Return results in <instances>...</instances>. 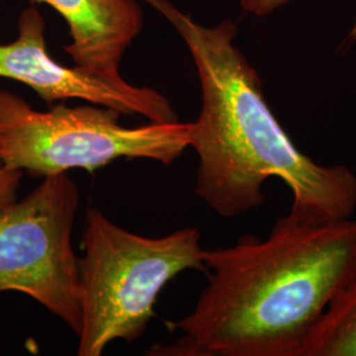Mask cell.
<instances>
[{
  "instance_id": "obj_1",
  "label": "cell",
  "mask_w": 356,
  "mask_h": 356,
  "mask_svg": "<svg viewBox=\"0 0 356 356\" xmlns=\"http://www.w3.org/2000/svg\"><path fill=\"white\" fill-rule=\"evenodd\" d=\"M177 31L197 69L202 107L191 123L198 156L195 195L223 218L264 204L268 178L292 193L289 214L309 223L354 216L356 175L323 165L302 152L269 107L259 73L235 44L238 26L225 20L206 26L169 0H144Z\"/></svg>"
},
{
  "instance_id": "obj_2",
  "label": "cell",
  "mask_w": 356,
  "mask_h": 356,
  "mask_svg": "<svg viewBox=\"0 0 356 356\" xmlns=\"http://www.w3.org/2000/svg\"><path fill=\"white\" fill-rule=\"evenodd\" d=\"M209 282L154 355L297 356L356 277V216L309 223L281 216L264 239L204 251Z\"/></svg>"
},
{
  "instance_id": "obj_3",
  "label": "cell",
  "mask_w": 356,
  "mask_h": 356,
  "mask_svg": "<svg viewBox=\"0 0 356 356\" xmlns=\"http://www.w3.org/2000/svg\"><path fill=\"white\" fill-rule=\"evenodd\" d=\"M82 243L78 356L102 355L119 339L135 342L154 317L157 297L166 284L184 270H206V250L195 227L148 238L90 209Z\"/></svg>"
},
{
  "instance_id": "obj_4",
  "label": "cell",
  "mask_w": 356,
  "mask_h": 356,
  "mask_svg": "<svg viewBox=\"0 0 356 356\" xmlns=\"http://www.w3.org/2000/svg\"><path fill=\"white\" fill-rule=\"evenodd\" d=\"M120 115L92 103L38 111L17 94L0 89V164L49 177L76 168L94 172L118 159L170 165L191 148V123L124 127Z\"/></svg>"
},
{
  "instance_id": "obj_5",
  "label": "cell",
  "mask_w": 356,
  "mask_h": 356,
  "mask_svg": "<svg viewBox=\"0 0 356 356\" xmlns=\"http://www.w3.org/2000/svg\"><path fill=\"white\" fill-rule=\"evenodd\" d=\"M78 206L76 182L61 173L0 209V292L24 293L76 335L81 286L72 238Z\"/></svg>"
},
{
  "instance_id": "obj_6",
  "label": "cell",
  "mask_w": 356,
  "mask_h": 356,
  "mask_svg": "<svg viewBox=\"0 0 356 356\" xmlns=\"http://www.w3.org/2000/svg\"><path fill=\"white\" fill-rule=\"evenodd\" d=\"M17 31L15 41L0 44V76L24 83L44 102L81 99L114 108L122 115H141L153 123L179 120L173 106L157 90L54 61L47 51L45 22L35 7L22 13Z\"/></svg>"
},
{
  "instance_id": "obj_7",
  "label": "cell",
  "mask_w": 356,
  "mask_h": 356,
  "mask_svg": "<svg viewBox=\"0 0 356 356\" xmlns=\"http://www.w3.org/2000/svg\"><path fill=\"white\" fill-rule=\"evenodd\" d=\"M47 3L69 26L65 51L91 74L122 79L120 61L139 36L144 15L135 0H31Z\"/></svg>"
},
{
  "instance_id": "obj_8",
  "label": "cell",
  "mask_w": 356,
  "mask_h": 356,
  "mask_svg": "<svg viewBox=\"0 0 356 356\" xmlns=\"http://www.w3.org/2000/svg\"><path fill=\"white\" fill-rule=\"evenodd\" d=\"M297 356H356V277L331 302Z\"/></svg>"
},
{
  "instance_id": "obj_9",
  "label": "cell",
  "mask_w": 356,
  "mask_h": 356,
  "mask_svg": "<svg viewBox=\"0 0 356 356\" xmlns=\"http://www.w3.org/2000/svg\"><path fill=\"white\" fill-rule=\"evenodd\" d=\"M23 172L13 170L0 164V209L16 200Z\"/></svg>"
},
{
  "instance_id": "obj_10",
  "label": "cell",
  "mask_w": 356,
  "mask_h": 356,
  "mask_svg": "<svg viewBox=\"0 0 356 356\" xmlns=\"http://www.w3.org/2000/svg\"><path fill=\"white\" fill-rule=\"evenodd\" d=\"M243 11L256 17H264L276 13L292 0H236Z\"/></svg>"
},
{
  "instance_id": "obj_11",
  "label": "cell",
  "mask_w": 356,
  "mask_h": 356,
  "mask_svg": "<svg viewBox=\"0 0 356 356\" xmlns=\"http://www.w3.org/2000/svg\"><path fill=\"white\" fill-rule=\"evenodd\" d=\"M353 41H356V20L354 26L351 28V31H350V33H348V38H346L347 44H353Z\"/></svg>"
}]
</instances>
